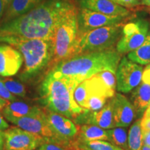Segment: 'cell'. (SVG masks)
I'll use <instances>...</instances> for the list:
<instances>
[{"label": "cell", "mask_w": 150, "mask_h": 150, "mask_svg": "<svg viewBox=\"0 0 150 150\" xmlns=\"http://www.w3.org/2000/svg\"><path fill=\"white\" fill-rule=\"evenodd\" d=\"M74 4L70 0H45L27 13L0 24V35L52 40L56 27Z\"/></svg>", "instance_id": "1"}, {"label": "cell", "mask_w": 150, "mask_h": 150, "mask_svg": "<svg viewBox=\"0 0 150 150\" xmlns=\"http://www.w3.org/2000/svg\"><path fill=\"white\" fill-rule=\"evenodd\" d=\"M79 83L74 79L50 70L40 86L42 103L50 111L74 119L86 110L79 106L74 97Z\"/></svg>", "instance_id": "2"}, {"label": "cell", "mask_w": 150, "mask_h": 150, "mask_svg": "<svg viewBox=\"0 0 150 150\" xmlns=\"http://www.w3.org/2000/svg\"><path fill=\"white\" fill-rule=\"evenodd\" d=\"M121 54L114 49L74 56L54 65L51 71L70 76L77 81L91 77L97 73L110 70L116 73Z\"/></svg>", "instance_id": "3"}, {"label": "cell", "mask_w": 150, "mask_h": 150, "mask_svg": "<svg viewBox=\"0 0 150 150\" xmlns=\"http://www.w3.org/2000/svg\"><path fill=\"white\" fill-rule=\"evenodd\" d=\"M0 42L14 47L22 54L24 66L20 78L24 81L34 77L51 63L53 58L52 40L3 35H0Z\"/></svg>", "instance_id": "4"}, {"label": "cell", "mask_w": 150, "mask_h": 150, "mask_svg": "<svg viewBox=\"0 0 150 150\" xmlns=\"http://www.w3.org/2000/svg\"><path fill=\"white\" fill-rule=\"evenodd\" d=\"M77 13L74 5L62 17L56 27L52 39L53 58L51 63L53 66L73 55L79 33Z\"/></svg>", "instance_id": "5"}, {"label": "cell", "mask_w": 150, "mask_h": 150, "mask_svg": "<svg viewBox=\"0 0 150 150\" xmlns=\"http://www.w3.org/2000/svg\"><path fill=\"white\" fill-rule=\"evenodd\" d=\"M123 26L115 24L79 32L72 56L113 49L120 38Z\"/></svg>", "instance_id": "6"}, {"label": "cell", "mask_w": 150, "mask_h": 150, "mask_svg": "<svg viewBox=\"0 0 150 150\" xmlns=\"http://www.w3.org/2000/svg\"><path fill=\"white\" fill-rule=\"evenodd\" d=\"M149 31V23L144 19H136L122 27V35L116 45V50L120 54L134 51L145 42Z\"/></svg>", "instance_id": "7"}, {"label": "cell", "mask_w": 150, "mask_h": 150, "mask_svg": "<svg viewBox=\"0 0 150 150\" xmlns=\"http://www.w3.org/2000/svg\"><path fill=\"white\" fill-rule=\"evenodd\" d=\"M143 67L138 63L124 57L116 70V88L119 92L128 93L140 83Z\"/></svg>", "instance_id": "8"}, {"label": "cell", "mask_w": 150, "mask_h": 150, "mask_svg": "<svg viewBox=\"0 0 150 150\" xmlns=\"http://www.w3.org/2000/svg\"><path fill=\"white\" fill-rule=\"evenodd\" d=\"M6 150H35L45 138L20 127H11L3 131Z\"/></svg>", "instance_id": "9"}, {"label": "cell", "mask_w": 150, "mask_h": 150, "mask_svg": "<svg viewBox=\"0 0 150 150\" xmlns=\"http://www.w3.org/2000/svg\"><path fill=\"white\" fill-rule=\"evenodd\" d=\"M127 18L110 16L100 13L81 8L77 13L79 32H83L97 28L122 24Z\"/></svg>", "instance_id": "10"}, {"label": "cell", "mask_w": 150, "mask_h": 150, "mask_svg": "<svg viewBox=\"0 0 150 150\" xmlns=\"http://www.w3.org/2000/svg\"><path fill=\"white\" fill-rule=\"evenodd\" d=\"M74 123L79 125H95L104 129L115 128V125L112 115L111 99L106 105L98 110H90L86 109L74 119Z\"/></svg>", "instance_id": "11"}, {"label": "cell", "mask_w": 150, "mask_h": 150, "mask_svg": "<svg viewBox=\"0 0 150 150\" xmlns=\"http://www.w3.org/2000/svg\"><path fill=\"white\" fill-rule=\"evenodd\" d=\"M45 112L54 138L65 142H72L78 133L74 122L64 115L49 110Z\"/></svg>", "instance_id": "12"}, {"label": "cell", "mask_w": 150, "mask_h": 150, "mask_svg": "<svg viewBox=\"0 0 150 150\" xmlns=\"http://www.w3.org/2000/svg\"><path fill=\"white\" fill-rule=\"evenodd\" d=\"M23 63V56L16 48L0 42V76H14L18 74Z\"/></svg>", "instance_id": "13"}, {"label": "cell", "mask_w": 150, "mask_h": 150, "mask_svg": "<svg viewBox=\"0 0 150 150\" xmlns=\"http://www.w3.org/2000/svg\"><path fill=\"white\" fill-rule=\"evenodd\" d=\"M8 120L20 128L42 138H53V134L47 120L45 112L44 111L38 115L12 118Z\"/></svg>", "instance_id": "14"}, {"label": "cell", "mask_w": 150, "mask_h": 150, "mask_svg": "<svg viewBox=\"0 0 150 150\" xmlns=\"http://www.w3.org/2000/svg\"><path fill=\"white\" fill-rule=\"evenodd\" d=\"M111 103L115 127L129 126L136 117V112L131 102L122 94L115 93L111 98Z\"/></svg>", "instance_id": "15"}, {"label": "cell", "mask_w": 150, "mask_h": 150, "mask_svg": "<svg viewBox=\"0 0 150 150\" xmlns=\"http://www.w3.org/2000/svg\"><path fill=\"white\" fill-rule=\"evenodd\" d=\"M81 8L100 13L110 16H122L127 18L129 10L111 0H78Z\"/></svg>", "instance_id": "16"}, {"label": "cell", "mask_w": 150, "mask_h": 150, "mask_svg": "<svg viewBox=\"0 0 150 150\" xmlns=\"http://www.w3.org/2000/svg\"><path fill=\"white\" fill-rule=\"evenodd\" d=\"M130 99L136 112V117L138 119L141 118L150 102L149 84L142 81L141 83L135 88Z\"/></svg>", "instance_id": "17"}, {"label": "cell", "mask_w": 150, "mask_h": 150, "mask_svg": "<svg viewBox=\"0 0 150 150\" xmlns=\"http://www.w3.org/2000/svg\"><path fill=\"white\" fill-rule=\"evenodd\" d=\"M43 111L40 108L22 102H8L2 108L3 115L6 120L20 118L25 116L38 115Z\"/></svg>", "instance_id": "18"}, {"label": "cell", "mask_w": 150, "mask_h": 150, "mask_svg": "<svg viewBox=\"0 0 150 150\" xmlns=\"http://www.w3.org/2000/svg\"><path fill=\"white\" fill-rule=\"evenodd\" d=\"M45 0H13L5 11L1 23L27 13Z\"/></svg>", "instance_id": "19"}, {"label": "cell", "mask_w": 150, "mask_h": 150, "mask_svg": "<svg viewBox=\"0 0 150 150\" xmlns=\"http://www.w3.org/2000/svg\"><path fill=\"white\" fill-rule=\"evenodd\" d=\"M72 143L75 150H123L106 140H84L75 137Z\"/></svg>", "instance_id": "20"}, {"label": "cell", "mask_w": 150, "mask_h": 150, "mask_svg": "<svg viewBox=\"0 0 150 150\" xmlns=\"http://www.w3.org/2000/svg\"><path fill=\"white\" fill-rule=\"evenodd\" d=\"M76 138L84 140H108L107 131L101 127L91 125H83L78 129Z\"/></svg>", "instance_id": "21"}, {"label": "cell", "mask_w": 150, "mask_h": 150, "mask_svg": "<svg viewBox=\"0 0 150 150\" xmlns=\"http://www.w3.org/2000/svg\"><path fill=\"white\" fill-rule=\"evenodd\" d=\"M128 59L131 61L141 65L150 63V31L145 42L134 51L128 54Z\"/></svg>", "instance_id": "22"}, {"label": "cell", "mask_w": 150, "mask_h": 150, "mask_svg": "<svg viewBox=\"0 0 150 150\" xmlns=\"http://www.w3.org/2000/svg\"><path fill=\"white\" fill-rule=\"evenodd\" d=\"M142 134L141 119L137 120L131 125L128 135V150H142Z\"/></svg>", "instance_id": "23"}, {"label": "cell", "mask_w": 150, "mask_h": 150, "mask_svg": "<svg viewBox=\"0 0 150 150\" xmlns=\"http://www.w3.org/2000/svg\"><path fill=\"white\" fill-rule=\"evenodd\" d=\"M108 141L123 150H128V136L126 129L123 127L110 129L106 131Z\"/></svg>", "instance_id": "24"}, {"label": "cell", "mask_w": 150, "mask_h": 150, "mask_svg": "<svg viewBox=\"0 0 150 150\" xmlns=\"http://www.w3.org/2000/svg\"><path fill=\"white\" fill-rule=\"evenodd\" d=\"M72 142H65L54 138H45L36 150H75Z\"/></svg>", "instance_id": "25"}, {"label": "cell", "mask_w": 150, "mask_h": 150, "mask_svg": "<svg viewBox=\"0 0 150 150\" xmlns=\"http://www.w3.org/2000/svg\"><path fill=\"white\" fill-rule=\"evenodd\" d=\"M108 99H109L96 94H88L86 109L90 110H100L106 105Z\"/></svg>", "instance_id": "26"}, {"label": "cell", "mask_w": 150, "mask_h": 150, "mask_svg": "<svg viewBox=\"0 0 150 150\" xmlns=\"http://www.w3.org/2000/svg\"><path fill=\"white\" fill-rule=\"evenodd\" d=\"M74 97L76 102L79 104V106L82 108L86 109V101L88 97V89L86 80L83 81L82 82L76 86L74 90Z\"/></svg>", "instance_id": "27"}, {"label": "cell", "mask_w": 150, "mask_h": 150, "mask_svg": "<svg viewBox=\"0 0 150 150\" xmlns=\"http://www.w3.org/2000/svg\"><path fill=\"white\" fill-rule=\"evenodd\" d=\"M6 88L14 95L24 97L26 95V90L21 83L11 78L1 79Z\"/></svg>", "instance_id": "28"}, {"label": "cell", "mask_w": 150, "mask_h": 150, "mask_svg": "<svg viewBox=\"0 0 150 150\" xmlns=\"http://www.w3.org/2000/svg\"><path fill=\"white\" fill-rule=\"evenodd\" d=\"M0 97L8 102H14V101L18 100L17 97H15V95L10 93L8 90L6 88L4 83L1 78H0Z\"/></svg>", "instance_id": "29"}, {"label": "cell", "mask_w": 150, "mask_h": 150, "mask_svg": "<svg viewBox=\"0 0 150 150\" xmlns=\"http://www.w3.org/2000/svg\"><path fill=\"white\" fill-rule=\"evenodd\" d=\"M123 7H134L140 4L139 0H111Z\"/></svg>", "instance_id": "30"}, {"label": "cell", "mask_w": 150, "mask_h": 150, "mask_svg": "<svg viewBox=\"0 0 150 150\" xmlns=\"http://www.w3.org/2000/svg\"><path fill=\"white\" fill-rule=\"evenodd\" d=\"M142 81L150 85V63L147 65L142 72Z\"/></svg>", "instance_id": "31"}, {"label": "cell", "mask_w": 150, "mask_h": 150, "mask_svg": "<svg viewBox=\"0 0 150 150\" xmlns=\"http://www.w3.org/2000/svg\"><path fill=\"white\" fill-rule=\"evenodd\" d=\"M142 144L150 147V130L142 131Z\"/></svg>", "instance_id": "32"}, {"label": "cell", "mask_w": 150, "mask_h": 150, "mask_svg": "<svg viewBox=\"0 0 150 150\" xmlns=\"http://www.w3.org/2000/svg\"><path fill=\"white\" fill-rule=\"evenodd\" d=\"M142 131L150 130V117H142L141 120Z\"/></svg>", "instance_id": "33"}, {"label": "cell", "mask_w": 150, "mask_h": 150, "mask_svg": "<svg viewBox=\"0 0 150 150\" xmlns=\"http://www.w3.org/2000/svg\"><path fill=\"white\" fill-rule=\"evenodd\" d=\"M8 125L4 119L3 116L1 115V112H0V131L6 130V129L8 128Z\"/></svg>", "instance_id": "34"}, {"label": "cell", "mask_w": 150, "mask_h": 150, "mask_svg": "<svg viewBox=\"0 0 150 150\" xmlns=\"http://www.w3.org/2000/svg\"><path fill=\"white\" fill-rule=\"evenodd\" d=\"M5 13V7L4 4L3 0H0V22H1Z\"/></svg>", "instance_id": "35"}, {"label": "cell", "mask_w": 150, "mask_h": 150, "mask_svg": "<svg viewBox=\"0 0 150 150\" xmlns=\"http://www.w3.org/2000/svg\"><path fill=\"white\" fill-rule=\"evenodd\" d=\"M4 145V138L3 131H0V150H3Z\"/></svg>", "instance_id": "36"}, {"label": "cell", "mask_w": 150, "mask_h": 150, "mask_svg": "<svg viewBox=\"0 0 150 150\" xmlns=\"http://www.w3.org/2000/svg\"><path fill=\"white\" fill-rule=\"evenodd\" d=\"M150 117V102L143 114V117Z\"/></svg>", "instance_id": "37"}, {"label": "cell", "mask_w": 150, "mask_h": 150, "mask_svg": "<svg viewBox=\"0 0 150 150\" xmlns=\"http://www.w3.org/2000/svg\"><path fill=\"white\" fill-rule=\"evenodd\" d=\"M8 102V101L5 100V99H2L1 97H0V108H3Z\"/></svg>", "instance_id": "38"}, {"label": "cell", "mask_w": 150, "mask_h": 150, "mask_svg": "<svg viewBox=\"0 0 150 150\" xmlns=\"http://www.w3.org/2000/svg\"><path fill=\"white\" fill-rule=\"evenodd\" d=\"M13 1V0H3L4 4V7H5V11L6 10V8H8V6L11 4V3Z\"/></svg>", "instance_id": "39"}, {"label": "cell", "mask_w": 150, "mask_h": 150, "mask_svg": "<svg viewBox=\"0 0 150 150\" xmlns=\"http://www.w3.org/2000/svg\"><path fill=\"white\" fill-rule=\"evenodd\" d=\"M140 4L146 6H148L150 8V0H141L140 1Z\"/></svg>", "instance_id": "40"}, {"label": "cell", "mask_w": 150, "mask_h": 150, "mask_svg": "<svg viewBox=\"0 0 150 150\" xmlns=\"http://www.w3.org/2000/svg\"><path fill=\"white\" fill-rule=\"evenodd\" d=\"M142 150H150V147H148V146L145 145H142Z\"/></svg>", "instance_id": "41"}]
</instances>
